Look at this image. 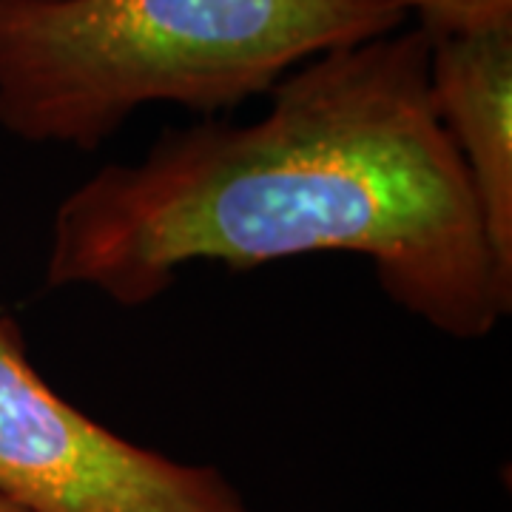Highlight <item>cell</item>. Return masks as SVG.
Instances as JSON below:
<instances>
[{
    "instance_id": "1",
    "label": "cell",
    "mask_w": 512,
    "mask_h": 512,
    "mask_svg": "<svg viewBox=\"0 0 512 512\" xmlns=\"http://www.w3.org/2000/svg\"><path fill=\"white\" fill-rule=\"evenodd\" d=\"M356 254L407 316L476 342L510 316L470 177L430 97V35L396 29L285 74L251 123L168 128L52 217L46 285L143 308L191 262Z\"/></svg>"
},
{
    "instance_id": "2",
    "label": "cell",
    "mask_w": 512,
    "mask_h": 512,
    "mask_svg": "<svg viewBox=\"0 0 512 512\" xmlns=\"http://www.w3.org/2000/svg\"><path fill=\"white\" fill-rule=\"evenodd\" d=\"M404 20L393 0H0V128L94 151L146 106L234 111Z\"/></svg>"
},
{
    "instance_id": "3",
    "label": "cell",
    "mask_w": 512,
    "mask_h": 512,
    "mask_svg": "<svg viewBox=\"0 0 512 512\" xmlns=\"http://www.w3.org/2000/svg\"><path fill=\"white\" fill-rule=\"evenodd\" d=\"M0 498L20 512H254L225 473L117 436L52 390L0 316Z\"/></svg>"
},
{
    "instance_id": "5",
    "label": "cell",
    "mask_w": 512,
    "mask_h": 512,
    "mask_svg": "<svg viewBox=\"0 0 512 512\" xmlns=\"http://www.w3.org/2000/svg\"><path fill=\"white\" fill-rule=\"evenodd\" d=\"M430 37L512 26V0H393Z\"/></svg>"
},
{
    "instance_id": "4",
    "label": "cell",
    "mask_w": 512,
    "mask_h": 512,
    "mask_svg": "<svg viewBox=\"0 0 512 512\" xmlns=\"http://www.w3.org/2000/svg\"><path fill=\"white\" fill-rule=\"evenodd\" d=\"M430 97L512 288V26L430 37Z\"/></svg>"
},
{
    "instance_id": "6",
    "label": "cell",
    "mask_w": 512,
    "mask_h": 512,
    "mask_svg": "<svg viewBox=\"0 0 512 512\" xmlns=\"http://www.w3.org/2000/svg\"><path fill=\"white\" fill-rule=\"evenodd\" d=\"M0 512H20V510H18V507H12V504H9L6 498H0Z\"/></svg>"
}]
</instances>
